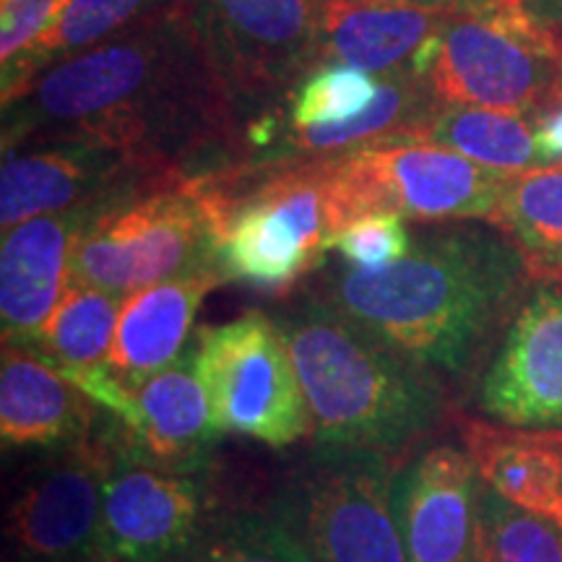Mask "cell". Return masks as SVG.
<instances>
[{
	"instance_id": "cell-1",
	"label": "cell",
	"mask_w": 562,
	"mask_h": 562,
	"mask_svg": "<svg viewBox=\"0 0 562 562\" xmlns=\"http://www.w3.org/2000/svg\"><path fill=\"white\" fill-rule=\"evenodd\" d=\"M45 138L97 144L144 178H211L252 157L248 123L178 0L3 104V151Z\"/></svg>"
},
{
	"instance_id": "cell-2",
	"label": "cell",
	"mask_w": 562,
	"mask_h": 562,
	"mask_svg": "<svg viewBox=\"0 0 562 562\" xmlns=\"http://www.w3.org/2000/svg\"><path fill=\"white\" fill-rule=\"evenodd\" d=\"M529 281L508 235L440 222L381 271L339 266L318 297L442 381L480 364L487 344L524 305Z\"/></svg>"
},
{
	"instance_id": "cell-3",
	"label": "cell",
	"mask_w": 562,
	"mask_h": 562,
	"mask_svg": "<svg viewBox=\"0 0 562 562\" xmlns=\"http://www.w3.org/2000/svg\"><path fill=\"white\" fill-rule=\"evenodd\" d=\"M313 422L315 448L406 459L448 412L446 385L313 294L277 318Z\"/></svg>"
},
{
	"instance_id": "cell-4",
	"label": "cell",
	"mask_w": 562,
	"mask_h": 562,
	"mask_svg": "<svg viewBox=\"0 0 562 562\" xmlns=\"http://www.w3.org/2000/svg\"><path fill=\"white\" fill-rule=\"evenodd\" d=\"M331 157L243 161L203 178L216 209V266L227 281L284 297L326 261Z\"/></svg>"
},
{
	"instance_id": "cell-5",
	"label": "cell",
	"mask_w": 562,
	"mask_h": 562,
	"mask_svg": "<svg viewBox=\"0 0 562 562\" xmlns=\"http://www.w3.org/2000/svg\"><path fill=\"white\" fill-rule=\"evenodd\" d=\"M216 266V209L203 178H133L81 229L68 281L128 294Z\"/></svg>"
},
{
	"instance_id": "cell-6",
	"label": "cell",
	"mask_w": 562,
	"mask_h": 562,
	"mask_svg": "<svg viewBox=\"0 0 562 562\" xmlns=\"http://www.w3.org/2000/svg\"><path fill=\"white\" fill-rule=\"evenodd\" d=\"M442 108H484L542 117L562 102V34L521 5L453 13L425 74Z\"/></svg>"
},
{
	"instance_id": "cell-7",
	"label": "cell",
	"mask_w": 562,
	"mask_h": 562,
	"mask_svg": "<svg viewBox=\"0 0 562 562\" xmlns=\"http://www.w3.org/2000/svg\"><path fill=\"white\" fill-rule=\"evenodd\" d=\"M402 467L375 451L315 448L281 484L273 516L311 562H406L393 503Z\"/></svg>"
},
{
	"instance_id": "cell-8",
	"label": "cell",
	"mask_w": 562,
	"mask_h": 562,
	"mask_svg": "<svg viewBox=\"0 0 562 562\" xmlns=\"http://www.w3.org/2000/svg\"><path fill=\"white\" fill-rule=\"evenodd\" d=\"M328 180L336 235L383 211L435 224L492 222L508 175L427 140H406L331 157Z\"/></svg>"
},
{
	"instance_id": "cell-9",
	"label": "cell",
	"mask_w": 562,
	"mask_h": 562,
	"mask_svg": "<svg viewBox=\"0 0 562 562\" xmlns=\"http://www.w3.org/2000/svg\"><path fill=\"white\" fill-rule=\"evenodd\" d=\"M326 0H178L248 128L290 112L294 89L315 70Z\"/></svg>"
},
{
	"instance_id": "cell-10",
	"label": "cell",
	"mask_w": 562,
	"mask_h": 562,
	"mask_svg": "<svg viewBox=\"0 0 562 562\" xmlns=\"http://www.w3.org/2000/svg\"><path fill=\"white\" fill-rule=\"evenodd\" d=\"M195 364L222 435L290 448L313 435L305 393L279 323L261 311L203 326Z\"/></svg>"
},
{
	"instance_id": "cell-11",
	"label": "cell",
	"mask_w": 562,
	"mask_h": 562,
	"mask_svg": "<svg viewBox=\"0 0 562 562\" xmlns=\"http://www.w3.org/2000/svg\"><path fill=\"white\" fill-rule=\"evenodd\" d=\"M115 430L45 451L13 490L3 539L9 562H104V487Z\"/></svg>"
},
{
	"instance_id": "cell-12",
	"label": "cell",
	"mask_w": 562,
	"mask_h": 562,
	"mask_svg": "<svg viewBox=\"0 0 562 562\" xmlns=\"http://www.w3.org/2000/svg\"><path fill=\"white\" fill-rule=\"evenodd\" d=\"M220 513L203 469L144 459L115 430V461L104 487V562H167Z\"/></svg>"
},
{
	"instance_id": "cell-13",
	"label": "cell",
	"mask_w": 562,
	"mask_h": 562,
	"mask_svg": "<svg viewBox=\"0 0 562 562\" xmlns=\"http://www.w3.org/2000/svg\"><path fill=\"white\" fill-rule=\"evenodd\" d=\"M480 406L518 430H562V284H537L513 315L482 378Z\"/></svg>"
},
{
	"instance_id": "cell-14",
	"label": "cell",
	"mask_w": 562,
	"mask_h": 562,
	"mask_svg": "<svg viewBox=\"0 0 562 562\" xmlns=\"http://www.w3.org/2000/svg\"><path fill=\"white\" fill-rule=\"evenodd\" d=\"M482 480L451 442L419 448L396 476V521L406 562H476Z\"/></svg>"
},
{
	"instance_id": "cell-15",
	"label": "cell",
	"mask_w": 562,
	"mask_h": 562,
	"mask_svg": "<svg viewBox=\"0 0 562 562\" xmlns=\"http://www.w3.org/2000/svg\"><path fill=\"white\" fill-rule=\"evenodd\" d=\"M144 175L121 154L74 138L26 140L3 151L0 227L9 232L34 216L87 206Z\"/></svg>"
},
{
	"instance_id": "cell-16",
	"label": "cell",
	"mask_w": 562,
	"mask_h": 562,
	"mask_svg": "<svg viewBox=\"0 0 562 562\" xmlns=\"http://www.w3.org/2000/svg\"><path fill=\"white\" fill-rule=\"evenodd\" d=\"M102 201V199H100ZM34 216L3 232L0 245V328L3 344L34 349L68 286L70 256L97 203Z\"/></svg>"
},
{
	"instance_id": "cell-17",
	"label": "cell",
	"mask_w": 562,
	"mask_h": 562,
	"mask_svg": "<svg viewBox=\"0 0 562 562\" xmlns=\"http://www.w3.org/2000/svg\"><path fill=\"white\" fill-rule=\"evenodd\" d=\"M121 435L144 459L170 469H203L220 440L206 385L195 364V339L170 368L131 389Z\"/></svg>"
},
{
	"instance_id": "cell-18",
	"label": "cell",
	"mask_w": 562,
	"mask_h": 562,
	"mask_svg": "<svg viewBox=\"0 0 562 562\" xmlns=\"http://www.w3.org/2000/svg\"><path fill=\"white\" fill-rule=\"evenodd\" d=\"M102 406L37 349L3 344L0 438L3 448H55L91 438Z\"/></svg>"
},
{
	"instance_id": "cell-19",
	"label": "cell",
	"mask_w": 562,
	"mask_h": 562,
	"mask_svg": "<svg viewBox=\"0 0 562 562\" xmlns=\"http://www.w3.org/2000/svg\"><path fill=\"white\" fill-rule=\"evenodd\" d=\"M222 284H227V279L220 269H201L128 294L112 344V375L136 389L178 362L191 347L201 302Z\"/></svg>"
},
{
	"instance_id": "cell-20",
	"label": "cell",
	"mask_w": 562,
	"mask_h": 562,
	"mask_svg": "<svg viewBox=\"0 0 562 562\" xmlns=\"http://www.w3.org/2000/svg\"><path fill=\"white\" fill-rule=\"evenodd\" d=\"M453 13L378 0H326L323 3L315 70L355 66L368 74H389L409 66L425 42Z\"/></svg>"
},
{
	"instance_id": "cell-21",
	"label": "cell",
	"mask_w": 562,
	"mask_h": 562,
	"mask_svg": "<svg viewBox=\"0 0 562 562\" xmlns=\"http://www.w3.org/2000/svg\"><path fill=\"white\" fill-rule=\"evenodd\" d=\"M461 446L487 487L562 526V448L552 430L461 419Z\"/></svg>"
},
{
	"instance_id": "cell-22",
	"label": "cell",
	"mask_w": 562,
	"mask_h": 562,
	"mask_svg": "<svg viewBox=\"0 0 562 562\" xmlns=\"http://www.w3.org/2000/svg\"><path fill=\"white\" fill-rule=\"evenodd\" d=\"M492 224L510 237L537 284H562V165L508 175Z\"/></svg>"
},
{
	"instance_id": "cell-23",
	"label": "cell",
	"mask_w": 562,
	"mask_h": 562,
	"mask_svg": "<svg viewBox=\"0 0 562 562\" xmlns=\"http://www.w3.org/2000/svg\"><path fill=\"white\" fill-rule=\"evenodd\" d=\"M172 3L175 0H70L60 19L30 50L3 66V104L19 97L45 68L102 45Z\"/></svg>"
},
{
	"instance_id": "cell-24",
	"label": "cell",
	"mask_w": 562,
	"mask_h": 562,
	"mask_svg": "<svg viewBox=\"0 0 562 562\" xmlns=\"http://www.w3.org/2000/svg\"><path fill=\"white\" fill-rule=\"evenodd\" d=\"M123 302V294L68 281L34 349L70 381L108 370Z\"/></svg>"
},
{
	"instance_id": "cell-25",
	"label": "cell",
	"mask_w": 562,
	"mask_h": 562,
	"mask_svg": "<svg viewBox=\"0 0 562 562\" xmlns=\"http://www.w3.org/2000/svg\"><path fill=\"white\" fill-rule=\"evenodd\" d=\"M417 140L451 149L505 175L544 167L533 140V121L518 112L440 108L417 133Z\"/></svg>"
},
{
	"instance_id": "cell-26",
	"label": "cell",
	"mask_w": 562,
	"mask_h": 562,
	"mask_svg": "<svg viewBox=\"0 0 562 562\" xmlns=\"http://www.w3.org/2000/svg\"><path fill=\"white\" fill-rule=\"evenodd\" d=\"M167 562H311L273 513L220 510Z\"/></svg>"
},
{
	"instance_id": "cell-27",
	"label": "cell",
	"mask_w": 562,
	"mask_h": 562,
	"mask_svg": "<svg viewBox=\"0 0 562 562\" xmlns=\"http://www.w3.org/2000/svg\"><path fill=\"white\" fill-rule=\"evenodd\" d=\"M476 562H562V526L518 508L482 482Z\"/></svg>"
},
{
	"instance_id": "cell-28",
	"label": "cell",
	"mask_w": 562,
	"mask_h": 562,
	"mask_svg": "<svg viewBox=\"0 0 562 562\" xmlns=\"http://www.w3.org/2000/svg\"><path fill=\"white\" fill-rule=\"evenodd\" d=\"M375 74L355 66H323L313 70L294 89L290 100L292 128H313V125H334L360 117L375 102Z\"/></svg>"
},
{
	"instance_id": "cell-29",
	"label": "cell",
	"mask_w": 562,
	"mask_h": 562,
	"mask_svg": "<svg viewBox=\"0 0 562 562\" xmlns=\"http://www.w3.org/2000/svg\"><path fill=\"white\" fill-rule=\"evenodd\" d=\"M414 237L406 229L404 216L383 211L368 214L347 224L328 240V250L341 256L344 266L357 271H381L385 266L402 261L409 252Z\"/></svg>"
},
{
	"instance_id": "cell-30",
	"label": "cell",
	"mask_w": 562,
	"mask_h": 562,
	"mask_svg": "<svg viewBox=\"0 0 562 562\" xmlns=\"http://www.w3.org/2000/svg\"><path fill=\"white\" fill-rule=\"evenodd\" d=\"M70 0H0V66H9L45 34Z\"/></svg>"
},
{
	"instance_id": "cell-31",
	"label": "cell",
	"mask_w": 562,
	"mask_h": 562,
	"mask_svg": "<svg viewBox=\"0 0 562 562\" xmlns=\"http://www.w3.org/2000/svg\"><path fill=\"white\" fill-rule=\"evenodd\" d=\"M533 140L542 165H562V102L533 121Z\"/></svg>"
},
{
	"instance_id": "cell-32",
	"label": "cell",
	"mask_w": 562,
	"mask_h": 562,
	"mask_svg": "<svg viewBox=\"0 0 562 562\" xmlns=\"http://www.w3.org/2000/svg\"><path fill=\"white\" fill-rule=\"evenodd\" d=\"M378 3L422 5V9H435L446 13H490L510 9V5H521L518 0H378Z\"/></svg>"
},
{
	"instance_id": "cell-33",
	"label": "cell",
	"mask_w": 562,
	"mask_h": 562,
	"mask_svg": "<svg viewBox=\"0 0 562 562\" xmlns=\"http://www.w3.org/2000/svg\"><path fill=\"white\" fill-rule=\"evenodd\" d=\"M518 3L533 21L562 34V0H518Z\"/></svg>"
},
{
	"instance_id": "cell-34",
	"label": "cell",
	"mask_w": 562,
	"mask_h": 562,
	"mask_svg": "<svg viewBox=\"0 0 562 562\" xmlns=\"http://www.w3.org/2000/svg\"><path fill=\"white\" fill-rule=\"evenodd\" d=\"M552 435H554V440H558V446L562 448V430H552Z\"/></svg>"
}]
</instances>
